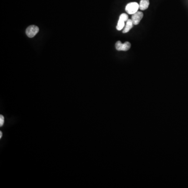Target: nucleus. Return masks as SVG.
I'll use <instances>...</instances> for the list:
<instances>
[{"label": "nucleus", "mask_w": 188, "mask_h": 188, "mask_svg": "<svg viewBox=\"0 0 188 188\" xmlns=\"http://www.w3.org/2000/svg\"><path fill=\"white\" fill-rule=\"evenodd\" d=\"M125 25V22L121 20H119L118 24L117 26V29L118 30H121L123 29Z\"/></svg>", "instance_id": "nucleus-7"}, {"label": "nucleus", "mask_w": 188, "mask_h": 188, "mask_svg": "<svg viewBox=\"0 0 188 188\" xmlns=\"http://www.w3.org/2000/svg\"><path fill=\"white\" fill-rule=\"evenodd\" d=\"M39 32V28L35 25H31L29 26L26 30L27 36L29 38H33Z\"/></svg>", "instance_id": "nucleus-3"}, {"label": "nucleus", "mask_w": 188, "mask_h": 188, "mask_svg": "<svg viewBox=\"0 0 188 188\" xmlns=\"http://www.w3.org/2000/svg\"><path fill=\"white\" fill-rule=\"evenodd\" d=\"M4 118L3 116H2V115L0 116V126H2L4 124Z\"/></svg>", "instance_id": "nucleus-9"}, {"label": "nucleus", "mask_w": 188, "mask_h": 188, "mask_svg": "<svg viewBox=\"0 0 188 188\" xmlns=\"http://www.w3.org/2000/svg\"><path fill=\"white\" fill-rule=\"evenodd\" d=\"M133 25H134V24H133V22H132L131 19V20H130V19H129L127 21V24H126L125 26V28H123L122 33H128V32L131 30V29L133 28Z\"/></svg>", "instance_id": "nucleus-5"}, {"label": "nucleus", "mask_w": 188, "mask_h": 188, "mask_svg": "<svg viewBox=\"0 0 188 188\" xmlns=\"http://www.w3.org/2000/svg\"><path fill=\"white\" fill-rule=\"evenodd\" d=\"M139 4L137 2H131L127 4L125 7V11L129 14L133 15L138 11Z\"/></svg>", "instance_id": "nucleus-1"}, {"label": "nucleus", "mask_w": 188, "mask_h": 188, "mask_svg": "<svg viewBox=\"0 0 188 188\" xmlns=\"http://www.w3.org/2000/svg\"><path fill=\"white\" fill-rule=\"evenodd\" d=\"M119 20H123L125 22H127V20H129L128 15H127V14H121L119 17Z\"/></svg>", "instance_id": "nucleus-8"}, {"label": "nucleus", "mask_w": 188, "mask_h": 188, "mask_svg": "<svg viewBox=\"0 0 188 188\" xmlns=\"http://www.w3.org/2000/svg\"><path fill=\"white\" fill-rule=\"evenodd\" d=\"M149 5H150L149 0H141L139 4V9L141 10H145L148 8Z\"/></svg>", "instance_id": "nucleus-6"}, {"label": "nucleus", "mask_w": 188, "mask_h": 188, "mask_svg": "<svg viewBox=\"0 0 188 188\" xmlns=\"http://www.w3.org/2000/svg\"><path fill=\"white\" fill-rule=\"evenodd\" d=\"M2 137V132H0V138H1Z\"/></svg>", "instance_id": "nucleus-10"}, {"label": "nucleus", "mask_w": 188, "mask_h": 188, "mask_svg": "<svg viewBox=\"0 0 188 188\" xmlns=\"http://www.w3.org/2000/svg\"><path fill=\"white\" fill-rule=\"evenodd\" d=\"M131 48V43L128 42H125L122 43L120 41H118L116 43V48L118 51H126L130 49Z\"/></svg>", "instance_id": "nucleus-2"}, {"label": "nucleus", "mask_w": 188, "mask_h": 188, "mask_svg": "<svg viewBox=\"0 0 188 188\" xmlns=\"http://www.w3.org/2000/svg\"><path fill=\"white\" fill-rule=\"evenodd\" d=\"M143 13L142 12H136L132 16L131 20L133 22V24L134 25H138L140 23V21L143 18Z\"/></svg>", "instance_id": "nucleus-4"}]
</instances>
